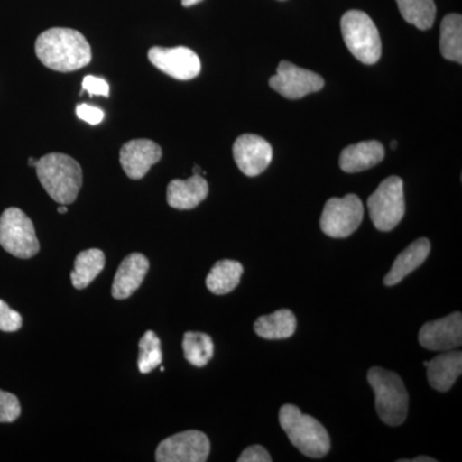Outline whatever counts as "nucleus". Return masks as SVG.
I'll return each instance as SVG.
<instances>
[{
  "mask_svg": "<svg viewBox=\"0 0 462 462\" xmlns=\"http://www.w3.org/2000/svg\"><path fill=\"white\" fill-rule=\"evenodd\" d=\"M35 51L42 65L58 72L78 71L91 60L90 44L83 33L63 27L42 32Z\"/></svg>",
  "mask_w": 462,
  "mask_h": 462,
  "instance_id": "f257e3e1",
  "label": "nucleus"
},
{
  "mask_svg": "<svg viewBox=\"0 0 462 462\" xmlns=\"http://www.w3.org/2000/svg\"><path fill=\"white\" fill-rule=\"evenodd\" d=\"M36 173L42 188L60 205H71L83 187V170L74 158L50 153L36 161Z\"/></svg>",
  "mask_w": 462,
  "mask_h": 462,
  "instance_id": "f03ea898",
  "label": "nucleus"
},
{
  "mask_svg": "<svg viewBox=\"0 0 462 462\" xmlns=\"http://www.w3.org/2000/svg\"><path fill=\"white\" fill-rule=\"evenodd\" d=\"M279 422L287 433L291 445L300 454L311 458H321L330 451V437L322 424L305 415L294 404H284L279 411Z\"/></svg>",
  "mask_w": 462,
  "mask_h": 462,
  "instance_id": "7ed1b4c3",
  "label": "nucleus"
},
{
  "mask_svg": "<svg viewBox=\"0 0 462 462\" xmlns=\"http://www.w3.org/2000/svg\"><path fill=\"white\" fill-rule=\"evenodd\" d=\"M367 382L375 393V409L382 421L389 427L403 424L409 410V393L400 375L382 367H372Z\"/></svg>",
  "mask_w": 462,
  "mask_h": 462,
  "instance_id": "20e7f679",
  "label": "nucleus"
},
{
  "mask_svg": "<svg viewBox=\"0 0 462 462\" xmlns=\"http://www.w3.org/2000/svg\"><path fill=\"white\" fill-rule=\"evenodd\" d=\"M340 27L349 51L365 65H375L382 56V39L369 14L356 9L346 12Z\"/></svg>",
  "mask_w": 462,
  "mask_h": 462,
  "instance_id": "39448f33",
  "label": "nucleus"
},
{
  "mask_svg": "<svg viewBox=\"0 0 462 462\" xmlns=\"http://www.w3.org/2000/svg\"><path fill=\"white\" fill-rule=\"evenodd\" d=\"M370 218L380 231H391L402 221L404 203L403 180L398 176H389L367 199Z\"/></svg>",
  "mask_w": 462,
  "mask_h": 462,
  "instance_id": "423d86ee",
  "label": "nucleus"
},
{
  "mask_svg": "<svg viewBox=\"0 0 462 462\" xmlns=\"http://www.w3.org/2000/svg\"><path fill=\"white\" fill-rule=\"evenodd\" d=\"M0 245L12 256L23 260L36 256L41 249L32 221L16 207L0 216Z\"/></svg>",
  "mask_w": 462,
  "mask_h": 462,
  "instance_id": "0eeeda50",
  "label": "nucleus"
},
{
  "mask_svg": "<svg viewBox=\"0 0 462 462\" xmlns=\"http://www.w3.org/2000/svg\"><path fill=\"white\" fill-rule=\"evenodd\" d=\"M364 218V205L356 194L343 199H330L320 218L321 230L330 238L342 239L352 236Z\"/></svg>",
  "mask_w": 462,
  "mask_h": 462,
  "instance_id": "6e6552de",
  "label": "nucleus"
},
{
  "mask_svg": "<svg viewBox=\"0 0 462 462\" xmlns=\"http://www.w3.org/2000/svg\"><path fill=\"white\" fill-rule=\"evenodd\" d=\"M211 445L208 437L199 430H187L166 438L156 451L158 462H205Z\"/></svg>",
  "mask_w": 462,
  "mask_h": 462,
  "instance_id": "1a4fd4ad",
  "label": "nucleus"
},
{
  "mask_svg": "<svg viewBox=\"0 0 462 462\" xmlns=\"http://www.w3.org/2000/svg\"><path fill=\"white\" fill-rule=\"evenodd\" d=\"M270 88L288 99H300L307 94L316 93L324 88L325 81L320 75L309 69H300L288 60H282L269 81Z\"/></svg>",
  "mask_w": 462,
  "mask_h": 462,
  "instance_id": "9d476101",
  "label": "nucleus"
},
{
  "mask_svg": "<svg viewBox=\"0 0 462 462\" xmlns=\"http://www.w3.org/2000/svg\"><path fill=\"white\" fill-rule=\"evenodd\" d=\"M148 58L160 71L178 80H191L202 69L199 54L187 47H153L149 50Z\"/></svg>",
  "mask_w": 462,
  "mask_h": 462,
  "instance_id": "9b49d317",
  "label": "nucleus"
},
{
  "mask_svg": "<svg viewBox=\"0 0 462 462\" xmlns=\"http://www.w3.org/2000/svg\"><path fill=\"white\" fill-rule=\"evenodd\" d=\"M233 154L240 171L249 178H254L272 163L273 147L261 136L245 134L234 143Z\"/></svg>",
  "mask_w": 462,
  "mask_h": 462,
  "instance_id": "f8f14e48",
  "label": "nucleus"
},
{
  "mask_svg": "<svg viewBox=\"0 0 462 462\" xmlns=\"http://www.w3.org/2000/svg\"><path fill=\"white\" fill-rule=\"evenodd\" d=\"M419 342L430 351H449L462 343L461 312L427 322L419 333Z\"/></svg>",
  "mask_w": 462,
  "mask_h": 462,
  "instance_id": "ddd939ff",
  "label": "nucleus"
},
{
  "mask_svg": "<svg viewBox=\"0 0 462 462\" xmlns=\"http://www.w3.org/2000/svg\"><path fill=\"white\" fill-rule=\"evenodd\" d=\"M162 158V149L149 139H135L125 143L120 152L123 170L132 180H141L154 163Z\"/></svg>",
  "mask_w": 462,
  "mask_h": 462,
  "instance_id": "4468645a",
  "label": "nucleus"
},
{
  "mask_svg": "<svg viewBox=\"0 0 462 462\" xmlns=\"http://www.w3.org/2000/svg\"><path fill=\"white\" fill-rule=\"evenodd\" d=\"M149 270L148 258L142 254H129L116 273L114 285H112V296L116 300H126L133 296L142 282Z\"/></svg>",
  "mask_w": 462,
  "mask_h": 462,
  "instance_id": "2eb2a0df",
  "label": "nucleus"
},
{
  "mask_svg": "<svg viewBox=\"0 0 462 462\" xmlns=\"http://www.w3.org/2000/svg\"><path fill=\"white\" fill-rule=\"evenodd\" d=\"M208 182L200 173L188 180H172L167 187V203L175 209H193L208 196Z\"/></svg>",
  "mask_w": 462,
  "mask_h": 462,
  "instance_id": "dca6fc26",
  "label": "nucleus"
},
{
  "mask_svg": "<svg viewBox=\"0 0 462 462\" xmlns=\"http://www.w3.org/2000/svg\"><path fill=\"white\" fill-rule=\"evenodd\" d=\"M385 157L384 147L376 141L361 142L349 145L340 153L339 165L345 172L365 171L378 165Z\"/></svg>",
  "mask_w": 462,
  "mask_h": 462,
  "instance_id": "f3484780",
  "label": "nucleus"
},
{
  "mask_svg": "<svg viewBox=\"0 0 462 462\" xmlns=\"http://www.w3.org/2000/svg\"><path fill=\"white\" fill-rule=\"evenodd\" d=\"M430 254V242L427 238L416 239L404 251L398 254L392 269L384 278V284L393 287L403 281L407 275L415 272L425 263Z\"/></svg>",
  "mask_w": 462,
  "mask_h": 462,
  "instance_id": "a211bd4d",
  "label": "nucleus"
},
{
  "mask_svg": "<svg viewBox=\"0 0 462 462\" xmlns=\"http://www.w3.org/2000/svg\"><path fill=\"white\" fill-rule=\"evenodd\" d=\"M424 366L428 369V380L431 388L438 392H447L460 378L462 354L458 351L439 355L431 361H425Z\"/></svg>",
  "mask_w": 462,
  "mask_h": 462,
  "instance_id": "6ab92c4d",
  "label": "nucleus"
},
{
  "mask_svg": "<svg viewBox=\"0 0 462 462\" xmlns=\"http://www.w3.org/2000/svg\"><path fill=\"white\" fill-rule=\"evenodd\" d=\"M254 331L263 339L291 338L297 329V319L291 310L282 309L270 315L261 316L254 322Z\"/></svg>",
  "mask_w": 462,
  "mask_h": 462,
  "instance_id": "aec40b11",
  "label": "nucleus"
},
{
  "mask_svg": "<svg viewBox=\"0 0 462 462\" xmlns=\"http://www.w3.org/2000/svg\"><path fill=\"white\" fill-rule=\"evenodd\" d=\"M242 275L243 266L238 261H218L207 276L206 285L211 293L224 296L238 287Z\"/></svg>",
  "mask_w": 462,
  "mask_h": 462,
  "instance_id": "412c9836",
  "label": "nucleus"
},
{
  "mask_svg": "<svg viewBox=\"0 0 462 462\" xmlns=\"http://www.w3.org/2000/svg\"><path fill=\"white\" fill-rule=\"evenodd\" d=\"M106 266V256L100 249L91 248L80 252L75 260V269L71 273L72 285L76 289H85Z\"/></svg>",
  "mask_w": 462,
  "mask_h": 462,
  "instance_id": "4be33fe9",
  "label": "nucleus"
},
{
  "mask_svg": "<svg viewBox=\"0 0 462 462\" xmlns=\"http://www.w3.org/2000/svg\"><path fill=\"white\" fill-rule=\"evenodd\" d=\"M440 53L448 60L462 62V17L448 14L440 23Z\"/></svg>",
  "mask_w": 462,
  "mask_h": 462,
  "instance_id": "5701e85b",
  "label": "nucleus"
},
{
  "mask_svg": "<svg viewBox=\"0 0 462 462\" xmlns=\"http://www.w3.org/2000/svg\"><path fill=\"white\" fill-rule=\"evenodd\" d=\"M406 23L419 30H430L436 21L437 7L434 0H396Z\"/></svg>",
  "mask_w": 462,
  "mask_h": 462,
  "instance_id": "b1692460",
  "label": "nucleus"
},
{
  "mask_svg": "<svg viewBox=\"0 0 462 462\" xmlns=\"http://www.w3.org/2000/svg\"><path fill=\"white\" fill-rule=\"evenodd\" d=\"M182 351L188 363L193 366H206L214 357V340L199 331H188L182 339Z\"/></svg>",
  "mask_w": 462,
  "mask_h": 462,
  "instance_id": "393cba45",
  "label": "nucleus"
},
{
  "mask_svg": "<svg viewBox=\"0 0 462 462\" xmlns=\"http://www.w3.org/2000/svg\"><path fill=\"white\" fill-rule=\"evenodd\" d=\"M162 349L161 340L154 331H145L139 342L138 367L142 374L153 372L157 366L162 364Z\"/></svg>",
  "mask_w": 462,
  "mask_h": 462,
  "instance_id": "a878e982",
  "label": "nucleus"
},
{
  "mask_svg": "<svg viewBox=\"0 0 462 462\" xmlns=\"http://www.w3.org/2000/svg\"><path fill=\"white\" fill-rule=\"evenodd\" d=\"M21 415V404L14 394L0 389V422L16 421Z\"/></svg>",
  "mask_w": 462,
  "mask_h": 462,
  "instance_id": "bb28decb",
  "label": "nucleus"
},
{
  "mask_svg": "<svg viewBox=\"0 0 462 462\" xmlns=\"http://www.w3.org/2000/svg\"><path fill=\"white\" fill-rule=\"evenodd\" d=\"M23 327V316L0 300V330L5 333H14Z\"/></svg>",
  "mask_w": 462,
  "mask_h": 462,
  "instance_id": "cd10ccee",
  "label": "nucleus"
},
{
  "mask_svg": "<svg viewBox=\"0 0 462 462\" xmlns=\"http://www.w3.org/2000/svg\"><path fill=\"white\" fill-rule=\"evenodd\" d=\"M84 91H88L89 93V97L94 96H102L107 97L109 96V85L105 79L96 78V76H85L83 80V90H81L80 94H83Z\"/></svg>",
  "mask_w": 462,
  "mask_h": 462,
  "instance_id": "c85d7f7f",
  "label": "nucleus"
},
{
  "mask_svg": "<svg viewBox=\"0 0 462 462\" xmlns=\"http://www.w3.org/2000/svg\"><path fill=\"white\" fill-rule=\"evenodd\" d=\"M76 115L80 120L89 125H98L105 120V111L89 105H79L76 107Z\"/></svg>",
  "mask_w": 462,
  "mask_h": 462,
  "instance_id": "c756f323",
  "label": "nucleus"
},
{
  "mask_svg": "<svg viewBox=\"0 0 462 462\" xmlns=\"http://www.w3.org/2000/svg\"><path fill=\"white\" fill-rule=\"evenodd\" d=\"M239 462H272L273 458L263 446H251L239 456Z\"/></svg>",
  "mask_w": 462,
  "mask_h": 462,
  "instance_id": "7c9ffc66",
  "label": "nucleus"
},
{
  "mask_svg": "<svg viewBox=\"0 0 462 462\" xmlns=\"http://www.w3.org/2000/svg\"><path fill=\"white\" fill-rule=\"evenodd\" d=\"M401 462H436L434 458L428 457V456H420V457L413 458V460H400Z\"/></svg>",
  "mask_w": 462,
  "mask_h": 462,
  "instance_id": "2f4dec72",
  "label": "nucleus"
},
{
  "mask_svg": "<svg viewBox=\"0 0 462 462\" xmlns=\"http://www.w3.org/2000/svg\"><path fill=\"white\" fill-rule=\"evenodd\" d=\"M200 2H202V0H181L182 5H184V7H191V5H199Z\"/></svg>",
  "mask_w": 462,
  "mask_h": 462,
  "instance_id": "473e14b6",
  "label": "nucleus"
},
{
  "mask_svg": "<svg viewBox=\"0 0 462 462\" xmlns=\"http://www.w3.org/2000/svg\"><path fill=\"white\" fill-rule=\"evenodd\" d=\"M58 214H67V207L65 205L58 207Z\"/></svg>",
  "mask_w": 462,
  "mask_h": 462,
  "instance_id": "72a5a7b5",
  "label": "nucleus"
},
{
  "mask_svg": "<svg viewBox=\"0 0 462 462\" xmlns=\"http://www.w3.org/2000/svg\"><path fill=\"white\" fill-rule=\"evenodd\" d=\"M29 165H30V166H33V167H35V165H36V161H35V160H33V158H32V157H30V158H29Z\"/></svg>",
  "mask_w": 462,
  "mask_h": 462,
  "instance_id": "f704fd0d",
  "label": "nucleus"
},
{
  "mask_svg": "<svg viewBox=\"0 0 462 462\" xmlns=\"http://www.w3.org/2000/svg\"><path fill=\"white\" fill-rule=\"evenodd\" d=\"M194 173H200V167L199 166H194Z\"/></svg>",
  "mask_w": 462,
  "mask_h": 462,
  "instance_id": "c9c22d12",
  "label": "nucleus"
},
{
  "mask_svg": "<svg viewBox=\"0 0 462 462\" xmlns=\"http://www.w3.org/2000/svg\"><path fill=\"white\" fill-rule=\"evenodd\" d=\"M397 147V142H392V148H396Z\"/></svg>",
  "mask_w": 462,
  "mask_h": 462,
  "instance_id": "e433bc0d",
  "label": "nucleus"
}]
</instances>
